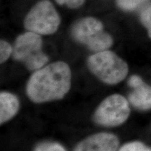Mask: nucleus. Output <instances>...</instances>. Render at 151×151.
<instances>
[{"mask_svg": "<svg viewBox=\"0 0 151 151\" xmlns=\"http://www.w3.org/2000/svg\"><path fill=\"white\" fill-rule=\"evenodd\" d=\"M71 72L66 62L58 61L35 71L26 86V93L33 102L41 104L59 100L71 88Z\"/></svg>", "mask_w": 151, "mask_h": 151, "instance_id": "obj_1", "label": "nucleus"}, {"mask_svg": "<svg viewBox=\"0 0 151 151\" xmlns=\"http://www.w3.org/2000/svg\"><path fill=\"white\" fill-rule=\"evenodd\" d=\"M88 67L102 82L109 85L120 83L127 76L128 65L116 53L109 50L97 52L90 56Z\"/></svg>", "mask_w": 151, "mask_h": 151, "instance_id": "obj_2", "label": "nucleus"}, {"mask_svg": "<svg viewBox=\"0 0 151 151\" xmlns=\"http://www.w3.org/2000/svg\"><path fill=\"white\" fill-rule=\"evenodd\" d=\"M13 58L25 65L29 70L37 71L46 66L48 57L42 51V39L38 34L28 32L17 38Z\"/></svg>", "mask_w": 151, "mask_h": 151, "instance_id": "obj_3", "label": "nucleus"}, {"mask_svg": "<svg viewBox=\"0 0 151 151\" xmlns=\"http://www.w3.org/2000/svg\"><path fill=\"white\" fill-rule=\"evenodd\" d=\"M71 33L76 41L96 52L106 50L113 44L111 36L104 32L102 23L94 18L79 20L73 27Z\"/></svg>", "mask_w": 151, "mask_h": 151, "instance_id": "obj_4", "label": "nucleus"}, {"mask_svg": "<svg viewBox=\"0 0 151 151\" xmlns=\"http://www.w3.org/2000/svg\"><path fill=\"white\" fill-rule=\"evenodd\" d=\"M60 24V16L48 0L38 2L25 17L24 25L29 32L39 35H52Z\"/></svg>", "mask_w": 151, "mask_h": 151, "instance_id": "obj_5", "label": "nucleus"}, {"mask_svg": "<svg viewBox=\"0 0 151 151\" xmlns=\"http://www.w3.org/2000/svg\"><path fill=\"white\" fill-rule=\"evenodd\" d=\"M130 114L129 102L123 96L115 94L100 104L94 114L96 123L104 127H116L123 124Z\"/></svg>", "mask_w": 151, "mask_h": 151, "instance_id": "obj_6", "label": "nucleus"}, {"mask_svg": "<svg viewBox=\"0 0 151 151\" xmlns=\"http://www.w3.org/2000/svg\"><path fill=\"white\" fill-rule=\"evenodd\" d=\"M118 146L119 140L116 135L101 132L81 141L73 151H118Z\"/></svg>", "mask_w": 151, "mask_h": 151, "instance_id": "obj_7", "label": "nucleus"}, {"mask_svg": "<svg viewBox=\"0 0 151 151\" xmlns=\"http://www.w3.org/2000/svg\"><path fill=\"white\" fill-rule=\"evenodd\" d=\"M128 85L133 88L129 94L131 104L139 110L146 111L151 109V86L143 82L139 76L133 75L128 80Z\"/></svg>", "mask_w": 151, "mask_h": 151, "instance_id": "obj_8", "label": "nucleus"}, {"mask_svg": "<svg viewBox=\"0 0 151 151\" xmlns=\"http://www.w3.org/2000/svg\"><path fill=\"white\" fill-rule=\"evenodd\" d=\"M20 109L18 98L9 92L0 93V123L9 121L17 114Z\"/></svg>", "mask_w": 151, "mask_h": 151, "instance_id": "obj_9", "label": "nucleus"}, {"mask_svg": "<svg viewBox=\"0 0 151 151\" xmlns=\"http://www.w3.org/2000/svg\"><path fill=\"white\" fill-rule=\"evenodd\" d=\"M34 151H67L60 143L56 142H43L39 143Z\"/></svg>", "mask_w": 151, "mask_h": 151, "instance_id": "obj_10", "label": "nucleus"}, {"mask_svg": "<svg viewBox=\"0 0 151 151\" xmlns=\"http://www.w3.org/2000/svg\"><path fill=\"white\" fill-rule=\"evenodd\" d=\"M118 151H151V148L139 141H134L124 144Z\"/></svg>", "mask_w": 151, "mask_h": 151, "instance_id": "obj_11", "label": "nucleus"}, {"mask_svg": "<svg viewBox=\"0 0 151 151\" xmlns=\"http://www.w3.org/2000/svg\"><path fill=\"white\" fill-rule=\"evenodd\" d=\"M147 0H117V3L120 8L124 10H134Z\"/></svg>", "mask_w": 151, "mask_h": 151, "instance_id": "obj_12", "label": "nucleus"}, {"mask_svg": "<svg viewBox=\"0 0 151 151\" xmlns=\"http://www.w3.org/2000/svg\"><path fill=\"white\" fill-rule=\"evenodd\" d=\"M13 54V48L8 42L1 40L0 41V62L4 63Z\"/></svg>", "mask_w": 151, "mask_h": 151, "instance_id": "obj_13", "label": "nucleus"}, {"mask_svg": "<svg viewBox=\"0 0 151 151\" xmlns=\"http://www.w3.org/2000/svg\"><path fill=\"white\" fill-rule=\"evenodd\" d=\"M141 22L148 30L149 37L151 39V4L143 9L141 14Z\"/></svg>", "mask_w": 151, "mask_h": 151, "instance_id": "obj_14", "label": "nucleus"}, {"mask_svg": "<svg viewBox=\"0 0 151 151\" xmlns=\"http://www.w3.org/2000/svg\"><path fill=\"white\" fill-rule=\"evenodd\" d=\"M56 2L60 5L66 4L72 9L78 8L84 2L85 0H55Z\"/></svg>", "mask_w": 151, "mask_h": 151, "instance_id": "obj_15", "label": "nucleus"}]
</instances>
